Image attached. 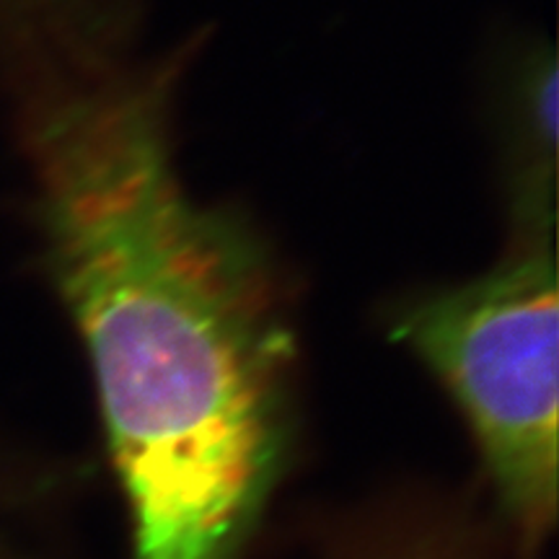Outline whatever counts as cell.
<instances>
[{
    "mask_svg": "<svg viewBox=\"0 0 559 559\" xmlns=\"http://www.w3.org/2000/svg\"><path fill=\"white\" fill-rule=\"evenodd\" d=\"M557 298L555 241H519L487 275L412 300L391 330L456 402L528 542L557 519Z\"/></svg>",
    "mask_w": 559,
    "mask_h": 559,
    "instance_id": "7a4b0ae2",
    "label": "cell"
},
{
    "mask_svg": "<svg viewBox=\"0 0 559 559\" xmlns=\"http://www.w3.org/2000/svg\"><path fill=\"white\" fill-rule=\"evenodd\" d=\"M171 88L160 68L41 104L39 213L96 381L132 559H236L283 459L293 345L260 243L181 187Z\"/></svg>",
    "mask_w": 559,
    "mask_h": 559,
    "instance_id": "6da1fadb",
    "label": "cell"
}]
</instances>
